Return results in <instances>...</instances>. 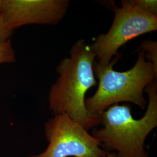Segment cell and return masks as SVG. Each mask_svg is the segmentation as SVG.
Wrapping results in <instances>:
<instances>
[{
  "label": "cell",
  "instance_id": "obj_1",
  "mask_svg": "<svg viewBox=\"0 0 157 157\" xmlns=\"http://www.w3.org/2000/svg\"><path fill=\"white\" fill-rule=\"evenodd\" d=\"M95 59L90 45L84 39L77 40L69 56L56 67L59 76L51 86L48 96L53 115L65 114L87 130L97 125L85 107L86 93L97 84L93 69Z\"/></svg>",
  "mask_w": 157,
  "mask_h": 157
},
{
  "label": "cell",
  "instance_id": "obj_2",
  "mask_svg": "<svg viewBox=\"0 0 157 157\" xmlns=\"http://www.w3.org/2000/svg\"><path fill=\"white\" fill-rule=\"evenodd\" d=\"M148 94V106L144 116L133 118L129 105L118 104L108 107L101 115L102 128L92 134L102 148L115 151L118 157H148L145 150L147 136L157 126V80L145 89Z\"/></svg>",
  "mask_w": 157,
  "mask_h": 157
},
{
  "label": "cell",
  "instance_id": "obj_3",
  "mask_svg": "<svg viewBox=\"0 0 157 157\" xmlns=\"http://www.w3.org/2000/svg\"><path fill=\"white\" fill-rule=\"evenodd\" d=\"M120 57L118 54L106 65L96 61L94 63V72L98 79V86L93 95L85 100V107L89 117L97 125L100 124L102 112L121 102L133 103L144 109L147 101L144 91L148 85L157 80V69L146 60L143 51H139L134 66L124 72L113 69Z\"/></svg>",
  "mask_w": 157,
  "mask_h": 157
},
{
  "label": "cell",
  "instance_id": "obj_4",
  "mask_svg": "<svg viewBox=\"0 0 157 157\" xmlns=\"http://www.w3.org/2000/svg\"><path fill=\"white\" fill-rule=\"evenodd\" d=\"M157 30V17L143 11L122 1L121 6L115 8L112 26L107 33L98 36L90 48L102 65L109 63L118 56V50L130 40Z\"/></svg>",
  "mask_w": 157,
  "mask_h": 157
},
{
  "label": "cell",
  "instance_id": "obj_5",
  "mask_svg": "<svg viewBox=\"0 0 157 157\" xmlns=\"http://www.w3.org/2000/svg\"><path fill=\"white\" fill-rule=\"evenodd\" d=\"M45 151L27 157H105L109 153L87 130L65 114L54 115L44 125Z\"/></svg>",
  "mask_w": 157,
  "mask_h": 157
},
{
  "label": "cell",
  "instance_id": "obj_6",
  "mask_svg": "<svg viewBox=\"0 0 157 157\" xmlns=\"http://www.w3.org/2000/svg\"><path fill=\"white\" fill-rule=\"evenodd\" d=\"M68 0H0V11L12 30L28 25H56L67 12Z\"/></svg>",
  "mask_w": 157,
  "mask_h": 157
},
{
  "label": "cell",
  "instance_id": "obj_7",
  "mask_svg": "<svg viewBox=\"0 0 157 157\" xmlns=\"http://www.w3.org/2000/svg\"><path fill=\"white\" fill-rule=\"evenodd\" d=\"M139 50L143 51L146 60L151 62L157 69V41L147 40L144 41Z\"/></svg>",
  "mask_w": 157,
  "mask_h": 157
},
{
  "label": "cell",
  "instance_id": "obj_8",
  "mask_svg": "<svg viewBox=\"0 0 157 157\" xmlns=\"http://www.w3.org/2000/svg\"><path fill=\"white\" fill-rule=\"evenodd\" d=\"M16 56L11 40L0 45V65L15 61Z\"/></svg>",
  "mask_w": 157,
  "mask_h": 157
},
{
  "label": "cell",
  "instance_id": "obj_9",
  "mask_svg": "<svg viewBox=\"0 0 157 157\" xmlns=\"http://www.w3.org/2000/svg\"><path fill=\"white\" fill-rule=\"evenodd\" d=\"M130 4L143 11L157 17V1L156 0H128Z\"/></svg>",
  "mask_w": 157,
  "mask_h": 157
},
{
  "label": "cell",
  "instance_id": "obj_10",
  "mask_svg": "<svg viewBox=\"0 0 157 157\" xmlns=\"http://www.w3.org/2000/svg\"><path fill=\"white\" fill-rule=\"evenodd\" d=\"M14 31L9 28L0 11V45L11 40Z\"/></svg>",
  "mask_w": 157,
  "mask_h": 157
},
{
  "label": "cell",
  "instance_id": "obj_11",
  "mask_svg": "<svg viewBox=\"0 0 157 157\" xmlns=\"http://www.w3.org/2000/svg\"><path fill=\"white\" fill-rule=\"evenodd\" d=\"M105 157H117V154L115 152H109L107 156Z\"/></svg>",
  "mask_w": 157,
  "mask_h": 157
}]
</instances>
